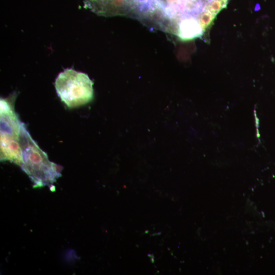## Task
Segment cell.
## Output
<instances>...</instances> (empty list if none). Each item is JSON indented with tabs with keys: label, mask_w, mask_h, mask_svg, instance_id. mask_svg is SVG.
<instances>
[{
	"label": "cell",
	"mask_w": 275,
	"mask_h": 275,
	"mask_svg": "<svg viewBox=\"0 0 275 275\" xmlns=\"http://www.w3.org/2000/svg\"><path fill=\"white\" fill-rule=\"evenodd\" d=\"M22 160L20 167L35 187L49 185L61 176L59 166L50 161L32 139L26 125L22 123L20 134Z\"/></svg>",
	"instance_id": "obj_1"
},
{
	"label": "cell",
	"mask_w": 275,
	"mask_h": 275,
	"mask_svg": "<svg viewBox=\"0 0 275 275\" xmlns=\"http://www.w3.org/2000/svg\"><path fill=\"white\" fill-rule=\"evenodd\" d=\"M93 85L87 74L71 68L60 73L54 82L58 96L69 108L90 102L93 98Z\"/></svg>",
	"instance_id": "obj_3"
},
{
	"label": "cell",
	"mask_w": 275,
	"mask_h": 275,
	"mask_svg": "<svg viewBox=\"0 0 275 275\" xmlns=\"http://www.w3.org/2000/svg\"><path fill=\"white\" fill-rule=\"evenodd\" d=\"M16 97L14 92L1 98V160H9L20 166L22 160L20 134L22 123L14 109Z\"/></svg>",
	"instance_id": "obj_2"
},
{
	"label": "cell",
	"mask_w": 275,
	"mask_h": 275,
	"mask_svg": "<svg viewBox=\"0 0 275 275\" xmlns=\"http://www.w3.org/2000/svg\"><path fill=\"white\" fill-rule=\"evenodd\" d=\"M214 0H161V9L156 23L161 29L175 34L183 21L199 19Z\"/></svg>",
	"instance_id": "obj_4"
},
{
	"label": "cell",
	"mask_w": 275,
	"mask_h": 275,
	"mask_svg": "<svg viewBox=\"0 0 275 275\" xmlns=\"http://www.w3.org/2000/svg\"><path fill=\"white\" fill-rule=\"evenodd\" d=\"M84 3L85 7L98 15L134 17L131 0H84Z\"/></svg>",
	"instance_id": "obj_5"
}]
</instances>
